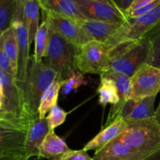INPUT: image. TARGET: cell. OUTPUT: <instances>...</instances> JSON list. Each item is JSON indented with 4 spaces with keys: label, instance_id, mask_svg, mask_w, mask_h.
<instances>
[{
    "label": "cell",
    "instance_id": "obj_4",
    "mask_svg": "<svg viewBox=\"0 0 160 160\" xmlns=\"http://www.w3.org/2000/svg\"><path fill=\"white\" fill-rule=\"evenodd\" d=\"M115 139L145 158L160 148V127L154 118L128 121L125 131Z\"/></svg>",
    "mask_w": 160,
    "mask_h": 160
},
{
    "label": "cell",
    "instance_id": "obj_38",
    "mask_svg": "<svg viewBox=\"0 0 160 160\" xmlns=\"http://www.w3.org/2000/svg\"><path fill=\"white\" fill-rule=\"evenodd\" d=\"M3 101H4V92H3V88L2 84L0 83V110L2 108Z\"/></svg>",
    "mask_w": 160,
    "mask_h": 160
},
{
    "label": "cell",
    "instance_id": "obj_12",
    "mask_svg": "<svg viewBox=\"0 0 160 160\" xmlns=\"http://www.w3.org/2000/svg\"><path fill=\"white\" fill-rule=\"evenodd\" d=\"M86 19L123 24L126 17L114 6L95 0H74Z\"/></svg>",
    "mask_w": 160,
    "mask_h": 160
},
{
    "label": "cell",
    "instance_id": "obj_33",
    "mask_svg": "<svg viewBox=\"0 0 160 160\" xmlns=\"http://www.w3.org/2000/svg\"><path fill=\"white\" fill-rule=\"evenodd\" d=\"M0 160H30L25 152L8 153L0 156Z\"/></svg>",
    "mask_w": 160,
    "mask_h": 160
},
{
    "label": "cell",
    "instance_id": "obj_20",
    "mask_svg": "<svg viewBox=\"0 0 160 160\" xmlns=\"http://www.w3.org/2000/svg\"><path fill=\"white\" fill-rule=\"evenodd\" d=\"M0 43L5 54L10 62L12 71L17 78L18 70L19 50L17 34L12 25L0 36Z\"/></svg>",
    "mask_w": 160,
    "mask_h": 160
},
{
    "label": "cell",
    "instance_id": "obj_26",
    "mask_svg": "<svg viewBox=\"0 0 160 160\" xmlns=\"http://www.w3.org/2000/svg\"><path fill=\"white\" fill-rule=\"evenodd\" d=\"M17 9V0H0V36L12 25Z\"/></svg>",
    "mask_w": 160,
    "mask_h": 160
},
{
    "label": "cell",
    "instance_id": "obj_1",
    "mask_svg": "<svg viewBox=\"0 0 160 160\" xmlns=\"http://www.w3.org/2000/svg\"><path fill=\"white\" fill-rule=\"evenodd\" d=\"M151 45L145 38L134 42H127L114 47L109 52L110 60L106 72L132 78L143 64L148 63Z\"/></svg>",
    "mask_w": 160,
    "mask_h": 160
},
{
    "label": "cell",
    "instance_id": "obj_34",
    "mask_svg": "<svg viewBox=\"0 0 160 160\" xmlns=\"http://www.w3.org/2000/svg\"><path fill=\"white\" fill-rule=\"evenodd\" d=\"M28 1V0H17V12H16V16L14 20H23V6H24L25 3H26Z\"/></svg>",
    "mask_w": 160,
    "mask_h": 160
},
{
    "label": "cell",
    "instance_id": "obj_24",
    "mask_svg": "<svg viewBox=\"0 0 160 160\" xmlns=\"http://www.w3.org/2000/svg\"><path fill=\"white\" fill-rule=\"evenodd\" d=\"M62 85V81H61L59 78H57L43 94L40 104H39L38 110V117L40 118H45V115L47 112L53 106L57 105L58 97H59Z\"/></svg>",
    "mask_w": 160,
    "mask_h": 160
},
{
    "label": "cell",
    "instance_id": "obj_37",
    "mask_svg": "<svg viewBox=\"0 0 160 160\" xmlns=\"http://www.w3.org/2000/svg\"><path fill=\"white\" fill-rule=\"evenodd\" d=\"M154 119L156 120V121L157 122V123L159 125V127H160V102H159V106H158V108L156 109V110L155 111Z\"/></svg>",
    "mask_w": 160,
    "mask_h": 160
},
{
    "label": "cell",
    "instance_id": "obj_11",
    "mask_svg": "<svg viewBox=\"0 0 160 160\" xmlns=\"http://www.w3.org/2000/svg\"><path fill=\"white\" fill-rule=\"evenodd\" d=\"M50 27L69 42L78 47L92 41L76 20L53 12H43Z\"/></svg>",
    "mask_w": 160,
    "mask_h": 160
},
{
    "label": "cell",
    "instance_id": "obj_19",
    "mask_svg": "<svg viewBox=\"0 0 160 160\" xmlns=\"http://www.w3.org/2000/svg\"><path fill=\"white\" fill-rule=\"evenodd\" d=\"M65 141L50 130L45 136L39 149L38 158L49 160H61L64 156L71 151Z\"/></svg>",
    "mask_w": 160,
    "mask_h": 160
},
{
    "label": "cell",
    "instance_id": "obj_7",
    "mask_svg": "<svg viewBox=\"0 0 160 160\" xmlns=\"http://www.w3.org/2000/svg\"><path fill=\"white\" fill-rule=\"evenodd\" d=\"M106 44L91 41L78 48L77 69L84 73L102 74L108 70L110 56Z\"/></svg>",
    "mask_w": 160,
    "mask_h": 160
},
{
    "label": "cell",
    "instance_id": "obj_14",
    "mask_svg": "<svg viewBox=\"0 0 160 160\" xmlns=\"http://www.w3.org/2000/svg\"><path fill=\"white\" fill-rule=\"evenodd\" d=\"M49 131L46 117L40 118L37 117L31 120L25 142V152L30 159L38 157L41 145Z\"/></svg>",
    "mask_w": 160,
    "mask_h": 160
},
{
    "label": "cell",
    "instance_id": "obj_30",
    "mask_svg": "<svg viewBox=\"0 0 160 160\" xmlns=\"http://www.w3.org/2000/svg\"><path fill=\"white\" fill-rule=\"evenodd\" d=\"M61 160H94L87 151L81 150H71L65 155Z\"/></svg>",
    "mask_w": 160,
    "mask_h": 160
},
{
    "label": "cell",
    "instance_id": "obj_25",
    "mask_svg": "<svg viewBox=\"0 0 160 160\" xmlns=\"http://www.w3.org/2000/svg\"><path fill=\"white\" fill-rule=\"evenodd\" d=\"M151 45V52L148 64L160 68V21L144 36Z\"/></svg>",
    "mask_w": 160,
    "mask_h": 160
},
{
    "label": "cell",
    "instance_id": "obj_39",
    "mask_svg": "<svg viewBox=\"0 0 160 160\" xmlns=\"http://www.w3.org/2000/svg\"><path fill=\"white\" fill-rule=\"evenodd\" d=\"M95 1H98V2H102L107 3V4L111 5V6H114L113 3H112V0H95ZM114 7H115V6H114Z\"/></svg>",
    "mask_w": 160,
    "mask_h": 160
},
{
    "label": "cell",
    "instance_id": "obj_3",
    "mask_svg": "<svg viewBox=\"0 0 160 160\" xmlns=\"http://www.w3.org/2000/svg\"><path fill=\"white\" fill-rule=\"evenodd\" d=\"M57 78L54 70L43 62H36L31 56L26 81L19 83L23 89L26 106L32 117H38V110L42 95Z\"/></svg>",
    "mask_w": 160,
    "mask_h": 160
},
{
    "label": "cell",
    "instance_id": "obj_2",
    "mask_svg": "<svg viewBox=\"0 0 160 160\" xmlns=\"http://www.w3.org/2000/svg\"><path fill=\"white\" fill-rule=\"evenodd\" d=\"M77 55L78 47L63 38L50 27L49 41L42 62L54 70L62 82L78 70Z\"/></svg>",
    "mask_w": 160,
    "mask_h": 160
},
{
    "label": "cell",
    "instance_id": "obj_16",
    "mask_svg": "<svg viewBox=\"0 0 160 160\" xmlns=\"http://www.w3.org/2000/svg\"><path fill=\"white\" fill-rule=\"evenodd\" d=\"M77 22L92 41H97L104 44L107 43L123 25L88 19L78 20Z\"/></svg>",
    "mask_w": 160,
    "mask_h": 160
},
{
    "label": "cell",
    "instance_id": "obj_5",
    "mask_svg": "<svg viewBox=\"0 0 160 160\" xmlns=\"http://www.w3.org/2000/svg\"><path fill=\"white\" fill-rule=\"evenodd\" d=\"M33 119L0 112V156L25 152L27 134Z\"/></svg>",
    "mask_w": 160,
    "mask_h": 160
},
{
    "label": "cell",
    "instance_id": "obj_17",
    "mask_svg": "<svg viewBox=\"0 0 160 160\" xmlns=\"http://www.w3.org/2000/svg\"><path fill=\"white\" fill-rule=\"evenodd\" d=\"M128 126V121L122 119H117L113 122L106 126L101 132L98 133L94 138L86 144L83 149L84 151L95 150L96 152L100 151L106 145L110 143L112 140L117 138L122 134Z\"/></svg>",
    "mask_w": 160,
    "mask_h": 160
},
{
    "label": "cell",
    "instance_id": "obj_23",
    "mask_svg": "<svg viewBox=\"0 0 160 160\" xmlns=\"http://www.w3.org/2000/svg\"><path fill=\"white\" fill-rule=\"evenodd\" d=\"M44 19L41 23L37 33L34 37V57L36 62H42L47 47H48V41L50 35V24L48 19L43 16Z\"/></svg>",
    "mask_w": 160,
    "mask_h": 160
},
{
    "label": "cell",
    "instance_id": "obj_9",
    "mask_svg": "<svg viewBox=\"0 0 160 160\" xmlns=\"http://www.w3.org/2000/svg\"><path fill=\"white\" fill-rule=\"evenodd\" d=\"M0 83L2 85L4 92V101L0 112L14 117L35 118L28 111L25 103L23 89L20 83L15 78L2 70H0Z\"/></svg>",
    "mask_w": 160,
    "mask_h": 160
},
{
    "label": "cell",
    "instance_id": "obj_22",
    "mask_svg": "<svg viewBox=\"0 0 160 160\" xmlns=\"http://www.w3.org/2000/svg\"><path fill=\"white\" fill-rule=\"evenodd\" d=\"M98 92L101 106H106L109 103L112 106H117L120 102V98L118 89L115 82L111 78L104 75H100V84Z\"/></svg>",
    "mask_w": 160,
    "mask_h": 160
},
{
    "label": "cell",
    "instance_id": "obj_6",
    "mask_svg": "<svg viewBox=\"0 0 160 160\" xmlns=\"http://www.w3.org/2000/svg\"><path fill=\"white\" fill-rule=\"evenodd\" d=\"M159 21H160V2L145 15L127 19L119 31L106 45L111 50L123 42L139 40Z\"/></svg>",
    "mask_w": 160,
    "mask_h": 160
},
{
    "label": "cell",
    "instance_id": "obj_28",
    "mask_svg": "<svg viewBox=\"0 0 160 160\" xmlns=\"http://www.w3.org/2000/svg\"><path fill=\"white\" fill-rule=\"evenodd\" d=\"M87 84L84 73L77 70L69 79L62 82L61 93L62 95H67L73 91H76L81 86L86 85Z\"/></svg>",
    "mask_w": 160,
    "mask_h": 160
},
{
    "label": "cell",
    "instance_id": "obj_35",
    "mask_svg": "<svg viewBox=\"0 0 160 160\" xmlns=\"http://www.w3.org/2000/svg\"><path fill=\"white\" fill-rule=\"evenodd\" d=\"M142 160H160V148Z\"/></svg>",
    "mask_w": 160,
    "mask_h": 160
},
{
    "label": "cell",
    "instance_id": "obj_31",
    "mask_svg": "<svg viewBox=\"0 0 160 160\" xmlns=\"http://www.w3.org/2000/svg\"><path fill=\"white\" fill-rule=\"evenodd\" d=\"M0 70L5 72L7 74H9V76H11L12 78H15L17 80V78H16L15 74H14L13 71H12V67H11L10 62H9L7 56H6L2 48L1 43H0Z\"/></svg>",
    "mask_w": 160,
    "mask_h": 160
},
{
    "label": "cell",
    "instance_id": "obj_10",
    "mask_svg": "<svg viewBox=\"0 0 160 160\" xmlns=\"http://www.w3.org/2000/svg\"><path fill=\"white\" fill-rule=\"evenodd\" d=\"M131 84L132 88L128 99L157 95L160 92V68L143 64L131 78Z\"/></svg>",
    "mask_w": 160,
    "mask_h": 160
},
{
    "label": "cell",
    "instance_id": "obj_18",
    "mask_svg": "<svg viewBox=\"0 0 160 160\" xmlns=\"http://www.w3.org/2000/svg\"><path fill=\"white\" fill-rule=\"evenodd\" d=\"M42 12H53L76 20H85L74 0H37Z\"/></svg>",
    "mask_w": 160,
    "mask_h": 160
},
{
    "label": "cell",
    "instance_id": "obj_36",
    "mask_svg": "<svg viewBox=\"0 0 160 160\" xmlns=\"http://www.w3.org/2000/svg\"><path fill=\"white\" fill-rule=\"evenodd\" d=\"M155 1H157V0H135L131 6H141V5L148 4V3L152 2H155Z\"/></svg>",
    "mask_w": 160,
    "mask_h": 160
},
{
    "label": "cell",
    "instance_id": "obj_27",
    "mask_svg": "<svg viewBox=\"0 0 160 160\" xmlns=\"http://www.w3.org/2000/svg\"><path fill=\"white\" fill-rule=\"evenodd\" d=\"M104 76L111 78L115 82L118 89L119 95H120V101L117 105L123 104L124 102L128 99L130 94L131 92L132 84H131V78H129L125 75L116 73L113 72H105L102 74Z\"/></svg>",
    "mask_w": 160,
    "mask_h": 160
},
{
    "label": "cell",
    "instance_id": "obj_32",
    "mask_svg": "<svg viewBox=\"0 0 160 160\" xmlns=\"http://www.w3.org/2000/svg\"><path fill=\"white\" fill-rule=\"evenodd\" d=\"M135 0H112L113 6L125 16Z\"/></svg>",
    "mask_w": 160,
    "mask_h": 160
},
{
    "label": "cell",
    "instance_id": "obj_29",
    "mask_svg": "<svg viewBox=\"0 0 160 160\" xmlns=\"http://www.w3.org/2000/svg\"><path fill=\"white\" fill-rule=\"evenodd\" d=\"M67 115L68 113L61 109L58 105L53 106L49 110L48 115L46 117L50 130L54 131L55 128L62 125L65 122Z\"/></svg>",
    "mask_w": 160,
    "mask_h": 160
},
{
    "label": "cell",
    "instance_id": "obj_8",
    "mask_svg": "<svg viewBox=\"0 0 160 160\" xmlns=\"http://www.w3.org/2000/svg\"><path fill=\"white\" fill-rule=\"evenodd\" d=\"M156 98V95L139 99L129 98L123 104L112 106L106 127L117 119H122L128 122L154 118Z\"/></svg>",
    "mask_w": 160,
    "mask_h": 160
},
{
    "label": "cell",
    "instance_id": "obj_13",
    "mask_svg": "<svg viewBox=\"0 0 160 160\" xmlns=\"http://www.w3.org/2000/svg\"><path fill=\"white\" fill-rule=\"evenodd\" d=\"M12 26L15 30L18 43L19 57L18 70H17V81L20 83H24L27 78L28 67H29L31 56H30V42L28 33L23 20H14Z\"/></svg>",
    "mask_w": 160,
    "mask_h": 160
},
{
    "label": "cell",
    "instance_id": "obj_15",
    "mask_svg": "<svg viewBox=\"0 0 160 160\" xmlns=\"http://www.w3.org/2000/svg\"><path fill=\"white\" fill-rule=\"evenodd\" d=\"M94 160H142L145 158L128 145L114 139L95 152Z\"/></svg>",
    "mask_w": 160,
    "mask_h": 160
},
{
    "label": "cell",
    "instance_id": "obj_21",
    "mask_svg": "<svg viewBox=\"0 0 160 160\" xmlns=\"http://www.w3.org/2000/svg\"><path fill=\"white\" fill-rule=\"evenodd\" d=\"M41 8L37 0H28L23 9V22L27 28L30 45L33 43L37 33L40 20Z\"/></svg>",
    "mask_w": 160,
    "mask_h": 160
}]
</instances>
